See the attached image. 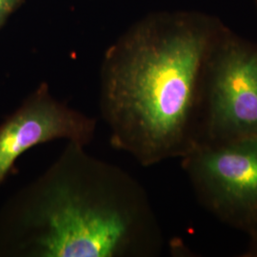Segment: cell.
<instances>
[{"label": "cell", "mask_w": 257, "mask_h": 257, "mask_svg": "<svg viewBox=\"0 0 257 257\" xmlns=\"http://www.w3.org/2000/svg\"><path fill=\"white\" fill-rule=\"evenodd\" d=\"M215 41L194 25H144L110 47L99 110L111 147L144 167L181 159L194 147Z\"/></svg>", "instance_id": "2"}, {"label": "cell", "mask_w": 257, "mask_h": 257, "mask_svg": "<svg viewBox=\"0 0 257 257\" xmlns=\"http://www.w3.org/2000/svg\"><path fill=\"white\" fill-rule=\"evenodd\" d=\"M257 137V49L216 40L202 84L194 146Z\"/></svg>", "instance_id": "3"}, {"label": "cell", "mask_w": 257, "mask_h": 257, "mask_svg": "<svg viewBox=\"0 0 257 257\" xmlns=\"http://www.w3.org/2000/svg\"><path fill=\"white\" fill-rule=\"evenodd\" d=\"M96 128V118L59 101L41 84L0 123V187L29 150L61 139L86 147Z\"/></svg>", "instance_id": "5"}, {"label": "cell", "mask_w": 257, "mask_h": 257, "mask_svg": "<svg viewBox=\"0 0 257 257\" xmlns=\"http://www.w3.org/2000/svg\"><path fill=\"white\" fill-rule=\"evenodd\" d=\"M249 244L248 248L245 250L243 256L257 257V231L249 236Z\"/></svg>", "instance_id": "7"}, {"label": "cell", "mask_w": 257, "mask_h": 257, "mask_svg": "<svg viewBox=\"0 0 257 257\" xmlns=\"http://www.w3.org/2000/svg\"><path fill=\"white\" fill-rule=\"evenodd\" d=\"M68 142L0 211V256L155 257L163 234L143 186Z\"/></svg>", "instance_id": "1"}, {"label": "cell", "mask_w": 257, "mask_h": 257, "mask_svg": "<svg viewBox=\"0 0 257 257\" xmlns=\"http://www.w3.org/2000/svg\"><path fill=\"white\" fill-rule=\"evenodd\" d=\"M23 0H0V29L10 15L19 8Z\"/></svg>", "instance_id": "6"}, {"label": "cell", "mask_w": 257, "mask_h": 257, "mask_svg": "<svg viewBox=\"0 0 257 257\" xmlns=\"http://www.w3.org/2000/svg\"><path fill=\"white\" fill-rule=\"evenodd\" d=\"M194 193L218 220L257 231V137L220 145H197L182 158Z\"/></svg>", "instance_id": "4"}]
</instances>
